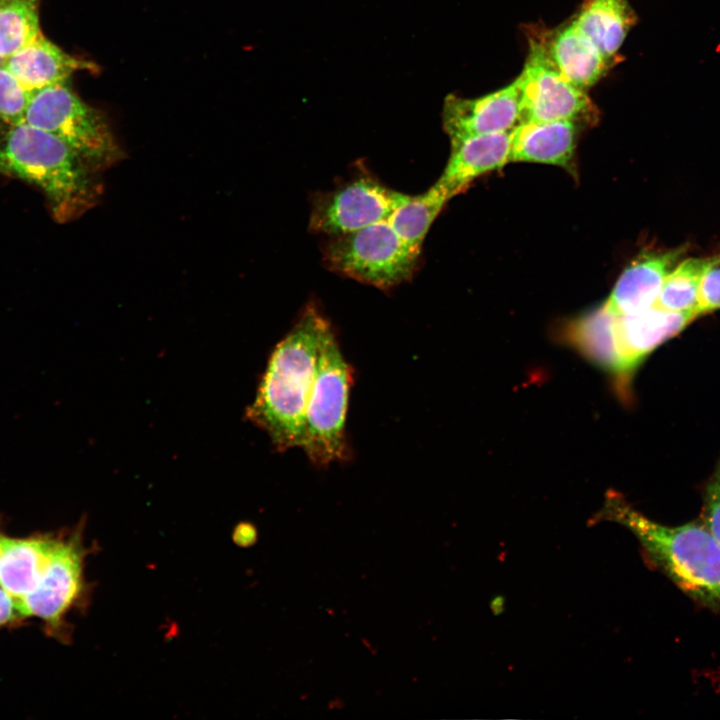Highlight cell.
Segmentation results:
<instances>
[{"mask_svg": "<svg viewBox=\"0 0 720 720\" xmlns=\"http://www.w3.org/2000/svg\"><path fill=\"white\" fill-rule=\"evenodd\" d=\"M329 325L314 304L304 308L274 348L256 397L246 410L248 420L266 432L279 451L302 446L307 402Z\"/></svg>", "mask_w": 720, "mask_h": 720, "instance_id": "1", "label": "cell"}, {"mask_svg": "<svg viewBox=\"0 0 720 720\" xmlns=\"http://www.w3.org/2000/svg\"><path fill=\"white\" fill-rule=\"evenodd\" d=\"M0 174L37 187L59 223L82 216L102 194L98 172L60 139L26 122L0 130Z\"/></svg>", "mask_w": 720, "mask_h": 720, "instance_id": "2", "label": "cell"}, {"mask_svg": "<svg viewBox=\"0 0 720 720\" xmlns=\"http://www.w3.org/2000/svg\"><path fill=\"white\" fill-rule=\"evenodd\" d=\"M599 518L629 529L646 560L682 592L705 606L720 608V545L702 521L663 525L616 493L608 494Z\"/></svg>", "mask_w": 720, "mask_h": 720, "instance_id": "3", "label": "cell"}, {"mask_svg": "<svg viewBox=\"0 0 720 720\" xmlns=\"http://www.w3.org/2000/svg\"><path fill=\"white\" fill-rule=\"evenodd\" d=\"M24 122L60 139L98 173L124 156L104 115L85 103L68 81L32 92Z\"/></svg>", "mask_w": 720, "mask_h": 720, "instance_id": "4", "label": "cell"}, {"mask_svg": "<svg viewBox=\"0 0 720 720\" xmlns=\"http://www.w3.org/2000/svg\"><path fill=\"white\" fill-rule=\"evenodd\" d=\"M351 381V367L329 325L320 344L301 446L310 461L319 467L345 461L349 457L345 419Z\"/></svg>", "mask_w": 720, "mask_h": 720, "instance_id": "5", "label": "cell"}, {"mask_svg": "<svg viewBox=\"0 0 720 720\" xmlns=\"http://www.w3.org/2000/svg\"><path fill=\"white\" fill-rule=\"evenodd\" d=\"M322 253L330 270L386 290L413 277L421 251L407 245L389 222L383 220L331 236Z\"/></svg>", "mask_w": 720, "mask_h": 720, "instance_id": "6", "label": "cell"}, {"mask_svg": "<svg viewBox=\"0 0 720 720\" xmlns=\"http://www.w3.org/2000/svg\"><path fill=\"white\" fill-rule=\"evenodd\" d=\"M520 94L521 122L597 120V109L586 90L569 82L530 38L527 61L515 79Z\"/></svg>", "mask_w": 720, "mask_h": 720, "instance_id": "7", "label": "cell"}, {"mask_svg": "<svg viewBox=\"0 0 720 720\" xmlns=\"http://www.w3.org/2000/svg\"><path fill=\"white\" fill-rule=\"evenodd\" d=\"M407 197L372 176L359 175L313 197L309 228L329 237L350 233L387 220Z\"/></svg>", "mask_w": 720, "mask_h": 720, "instance_id": "8", "label": "cell"}, {"mask_svg": "<svg viewBox=\"0 0 720 720\" xmlns=\"http://www.w3.org/2000/svg\"><path fill=\"white\" fill-rule=\"evenodd\" d=\"M82 531L80 525L70 535L59 537L39 582L19 600L24 617L41 618L54 631L63 628L68 611L87 593L83 571L89 549Z\"/></svg>", "mask_w": 720, "mask_h": 720, "instance_id": "9", "label": "cell"}, {"mask_svg": "<svg viewBox=\"0 0 720 720\" xmlns=\"http://www.w3.org/2000/svg\"><path fill=\"white\" fill-rule=\"evenodd\" d=\"M521 122L516 80L478 98L448 95L442 110L443 129L450 139L508 132Z\"/></svg>", "mask_w": 720, "mask_h": 720, "instance_id": "10", "label": "cell"}, {"mask_svg": "<svg viewBox=\"0 0 720 720\" xmlns=\"http://www.w3.org/2000/svg\"><path fill=\"white\" fill-rule=\"evenodd\" d=\"M698 316L697 311L670 312L655 305L639 312L616 314L619 378L630 377L653 350Z\"/></svg>", "mask_w": 720, "mask_h": 720, "instance_id": "11", "label": "cell"}, {"mask_svg": "<svg viewBox=\"0 0 720 720\" xmlns=\"http://www.w3.org/2000/svg\"><path fill=\"white\" fill-rule=\"evenodd\" d=\"M687 244L669 250H645L622 272L606 301L614 314L639 312L655 305L667 275L686 253Z\"/></svg>", "mask_w": 720, "mask_h": 720, "instance_id": "12", "label": "cell"}, {"mask_svg": "<svg viewBox=\"0 0 720 720\" xmlns=\"http://www.w3.org/2000/svg\"><path fill=\"white\" fill-rule=\"evenodd\" d=\"M511 131L450 139V156L435 184L451 199L476 178L502 168L509 162Z\"/></svg>", "mask_w": 720, "mask_h": 720, "instance_id": "13", "label": "cell"}, {"mask_svg": "<svg viewBox=\"0 0 720 720\" xmlns=\"http://www.w3.org/2000/svg\"><path fill=\"white\" fill-rule=\"evenodd\" d=\"M531 39L569 82L584 90L598 82L613 63L581 33L573 20Z\"/></svg>", "mask_w": 720, "mask_h": 720, "instance_id": "14", "label": "cell"}, {"mask_svg": "<svg viewBox=\"0 0 720 720\" xmlns=\"http://www.w3.org/2000/svg\"><path fill=\"white\" fill-rule=\"evenodd\" d=\"M578 128L571 121L522 122L511 131L509 162L555 165L574 174Z\"/></svg>", "mask_w": 720, "mask_h": 720, "instance_id": "15", "label": "cell"}, {"mask_svg": "<svg viewBox=\"0 0 720 720\" xmlns=\"http://www.w3.org/2000/svg\"><path fill=\"white\" fill-rule=\"evenodd\" d=\"M2 64L31 93L68 81L76 71H97V65L66 53L42 34L2 60Z\"/></svg>", "mask_w": 720, "mask_h": 720, "instance_id": "16", "label": "cell"}, {"mask_svg": "<svg viewBox=\"0 0 720 720\" xmlns=\"http://www.w3.org/2000/svg\"><path fill=\"white\" fill-rule=\"evenodd\" d=\"M59 537H4L0 556V587L20 600L39 582Z\"/></svg>", "mask_w": 720, "mask_h": 720, "instance_id": "17", "label": "cell"}, {"mask_svg": "<svg viewBox=\"0 0 720 720\" xmlns=\"http://www.w3.org/2000/svg\"><path fill=\"white\" fill-rule=\"evenodd\" d=\"M637 21L628 0H587L573 19L581 33L613 63Z\"/></svg>", "mask_w": 720, "mask_h": 720, "instance_id": "18", "label": "cell"}, {"mask_svg": "<svg viewBox=\"0 0 720 720\" xmlns=\"http://www.w3.org/2000/svg\"><path fill=\"white\" fill-rule=\"evenodd\" d=\"M564 336L587 360L620 377L616 314L609 309L606 302L571 321Z\"/></svg>", "mask_w": 720, "mask_h": 720, "instance_id": "19", "label": "cell"}, {"mask_svg": "<svg viewBox=\"0 0 720 720\" xmlns=\"http://www.w3.org/2000/svg\"><path fill=\"white\" fill-rule=\"evenodd\" d=\"M449 200L443 190L434 183L421 194L408 195L387 221L407 245L421 251L431 225Z\"/></svg>", "mask_w": 720, "mask_h": 720, "instance_id": "20", "label": "cell"}, {"mask_svg": "<svg viewBox=\"0 0 720 720\" xmlns=\"http://www.w3.org/2000/svg\"><path fill=\"white\" fill-rule=\"evenodd\" d=\"M40 0H0V60L41 34Z\"/></svg>", "mask_w": 720, "mask_h": 720, "instance_id": "21", "label": "cell"}, {"mask_svg": "<svg viewBox=\"0 0 720 720\" xmlns=\"http://www.w3.org/2000/svg\"><path fill=\"white\" fill-rule=\"evenodd\" d=\"M705 262L704 258H689L675 266L665 278L655 306L670 312L697 311Z\"/></svg>", "mask_w": 720, "mask_h": 720, "instance_id": "22", "label": "cell"}, {"mask_svg": "<svg viewBox=\"0 0 720 720\" xmlns=\"http://www.w3.org/2000/svg\"><path fill=\"white\" fill-rule=\"evenodd\" d=\"M31 98L20 81L0 63V118L7 125L24 122Z\"/></svg>", "mask_w": 720, "mask_h": 720, "instance_id": "23", "label": "cell"}, {"mask_svg": "<svg viewBox=\"0 0 720 720\" xmlns=\"http://www.w3.org/2000/svg\"><path fill=\"white\" fill-rule=\"evenodd\" d=\"M720 309V255L706 258L699 285L698 315Z\"/></svg>", "mask_w": 720, "mask_h": 720, "instance_id": "24", "label": "cell"}, {"mask_svg": "<svg viewBox=\"0 0 720 720\" xmlns=\"http://www.w3.org/2000/svg\"><path fill=\"white\" fill-rule=\"evenodd\" d=\"M701 521L720 545V461L705 488Z\"/></svg>", "mask_w": 720, "mask_h": 720, "instance_id": "25", "label": "cell"}, {"mask_svg": "<svg viewBox=\"0 0 720 720\" xmlns=\"http://www.w3.org/2000/svg\"><path fill=\"white\" fill-rule=\"evenodd\" d=\"M22 617L19 600L0 587V627Z\"/></svg>", "mask_w": 720, "mask_h": 720, "instance_id": "26", "label": "cell"}, {"mask_svg": "<svg viewBox=\"0 0 720 720\" xmlns=\"http://www.w3.org/2000/svg\"><path fill=\"white\" fill-rule=\"evenodd\" d=\"M4 537H5L4 535L0 534V556H1V552H2Z\"/></svg>", "mask_w": 720, "mask_h": 720, "instance_id": "27", "label": "cell"}, {"mask_svg": "<svg viewBox=\"0 0 720 720\" xmlns=\"http://www.w3.org/2000/svg\"><path fill=\"white\" fill-rule=\"evenodd\" d=\"M7 124H5L2 119L0 118V130Z\"/></svg>", "mask_w": 720, "mask_h": 720, "instance_id": "28", "label": "cell"}, {"mask_svg": "<svg viewBox=\"0 0 720 720\" xmlns=\"http://www.w3.org/2000/svg\"><path fill=\"white\" fill-rule=\"evenodd\" d=\"M1 62H2V61L0 60V63H1Z\"/></svg>", "mask_w": 720, "mask_h": 720, "instance_id": "29", "label": "cell"}]
</instances>
